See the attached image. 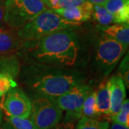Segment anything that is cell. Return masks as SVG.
<instances>
[{
	"mask_svg": "<svg viewBox=\"0 0 129 129\" xmlns=\"http://www.w3.org/2000/svg\"><path fill=\"white\" fill-rule=\"evenodd\" d=\"M22 43V41L19 37L17 29L0 28V55L11 53Z\"/></svg>",
	"mask_w": 129,
	"mask_h": 129,
	"instance_id": "7c38bea8",
	"label": "cell"
},
{
	"mask_svg": "<svg viewBox=\"0 0 129 129\" xmlns=\"http://www.w3.org/2000/svg\"><path fill=\"white\" fill-rule=\"evenodd\" d=\"M95 94L96 110L98 115H109L111 98L108 79H103V80L99 84Z\"/></svg>",
	"mask_w": 129,
	"mask_h": 129,
	"instance_id": "4fadbf2b",
	"label": "cell"
},
{
	"mask_svg": "<svg viewBox=\"0 0 129 129\" xmlns=\"http://www.w3.org/2000/svg\"><path fill=\"white\" fill-rule=\"evenodd\" d=\"M0 129H15L11 124L7 121V123H5L0 126Z\"/></svg>",
	"mask_w": 129,
	"mask_h": 129,
	"instance_id": "f1b7e54d",
	"label": "cell"
},
{
	"mask_svg": "<svg viewBox=\"0 0 129 129\" xmlns=\"http://www.w3.org/2000/svg\"><path fill=\"white\" fill-rule=\"evenodd\" d=\"M47 9L42 0H5V24L19 29Z\"/></svg>",
	"mask_w": 129,
	"mask_h": 129,
	"instance_id": "3957f363",
	"label": "cell"
},
{
	"mask_svg": "<svg viewBox=\"0 0 129 129\" xmlns=\"http://www.w3.org/2000/svg\"><path fill=\"white\" fill-rule=\"evenodd\" d=\"M111 108L109 116L116 115L120 111L123 102L125 99V85L123 79L118 75H115L108 79Z\"/></svg>",
	"mask_w": 129,
	"mask_h": 129,
	"instance_id": "9c48e42d",
	"label": "cell"
},
{
	"mask_svg": "<svg viewBox=\"0 0 129 129\" xmlns=\"http://www.w3.org/2000/svg\"><path fill=\"white\" fill-rule=\"evenodd\" d=\"M109 122L82 116L75 129H108Z\"/></svg>",
	"mask_w": 129,
	"mask_h": 129,
	"instance_id": "e0dca14e",
	"label": "cell"
},
{
	"mask_svg": "<svg viewBox=\"0 0 129 129\" xmlns=\"http://www.w3.org/2000/svg\"><path fill=\"white\" fill-rule=\"evenodd\" d=\"M51 129H75V126L73 123H72L69 120L68 122H63L61 123L59 122Z\"/></svg>",
	"mask_w": 129,
	"mask_h": 129,
	"instance_id": "d4e9b609",
	"label": "cell"
},
{
	"mask_svg": "<svg viewBox=\"0 0 129 129\" xmlns=\"http://www.w3.org/2000/svg\"><path fill=\"white\" fill-rule=\"evenodd\" d=\"M110 129H129V127H126L125 125L118 124V123H113V124L111 125Z\"/></svg>",
	"mask_w": 129,
	"mask_h": 129,
	"instance_id": "4316f807",
	"label": "cell"
},
{
	"mask_svg": "<svg viewBox=\"0 0 129 129\" xmlns=\"http://www.w3.org/2000/svg\"><path fill=\"white\" fill-rule=\"evenodd\" d=\"M22 43L28 55L40 63L73 66L78 57V38L71 29L61 30Z\"/></svg>",
	"mask_w": 129,
	"mask_h": 129,
	"instance_id": "6da1fadb",
	"label": "cell"
},
{
	"mask_svg": "<svg viewBox=\"0 0 129 129\" xmlns=\"http://www.w3.org/2000/svg\"><path fill=\"white\" fill-rule=\"evenodd\" d=\"M1 108L7 115L29 118L32 111V101L20 88L14 87L3 95Z\"/></svg>",
	"mask_w": 129,
	"mask_h": 129,
	"instance_id": "ba28073f",
	"label": "cell"
},
{
	"mask_svg": "<svg viewBox=\"0 0 129 129\" xmlns=\"http://www.w3.org/2000/svg\"><path fill=\"white\" fill-rule=\"evenodd\" d=\"M111 120L113 123L123 125L126 127H129V101L125 99L123 102L120 111L116 115L111 116Z\"/></svg>",
	"mask_w": 129,
	"mask_h": 129,
	"instance_id": "d6986e66",
	"label": "cell"
},
{
	"mask_svg": "<svg viewBox=\"0 0 129 129\" xmlns=\"http://www.w3.org/2000/svg\"><path fill=\"white\" fill-rule=\"evenodd\" d=\"M29 118L35 129H51L62 118V110L47 97L37 95L32 99Z\"/></svg>",
	"mask_w": 129,
	"mask_h": 129,
	"instance_id": "277c9868",
	"label": "cell"
},
{
	"mask_svg": "<svg viewBox=\"0 0 129 129\" xmlns=\"http://www.w3.org/2000/svg\"><path fill=\"white\" fill-rule=\"evenodd\" d=\"M8 54L0 57V73L7 74L14 80L19 73V62L16 56Z\"/></svg>",
	"mask_w": 129,
	"mask_h": 129,
	"instance_id": "9a60e30c",
	"label": "cell"
},
{
	"mask_svg": "<svg viewBox=\"0 0 129 129\" xmlns=\"http://www.w3.org/2000/svg\"><path fill=\"white\" fill-rule=\"evenodd\" d=\"M5 14V0H0V28L4 27Z\"/></svg>",
	"mask_w": 129,
	"mask_h": 129,
	"instance_id": "cb8c5ba5",
	"label": "cell"
},
{
	"mask_svg": "<svg viewBox=\"0 0 129 129\" xmlns=\"http://www.w3.org/2000/svg\"><path fill=\"white\" fill-rule=\"evenodd\" d=\"M81 24L68 21L54 10L47 9L17 29V33L22 42L30 41L61 30L73 29Z\"/></svg>",
	"mask_w": 129,
	"mask_h": 129,
	"instance_id": "7a4b0ae2",
	"label": "cell"
},
{
	"mask_svg": "<svg viewBox=\"0 0 129 129\" xmlns=\"http://www.w3.org/2000/svg\"><path fill=\"white\" fill-rule=\"evenodd\" d=\"M17 86V83L13 78L8 75L0 73V97L3 96L11 88Z\"/></svg>",
	"mask_w": 129,
	"mask_h": 129,
	"instance_id": "44dd1931",
	"label": "cell"
},
{
	"mask_svg": "<svg viewBox=\"0 0 129 129\" xmlns=\"http://www.w3.org/2000/svg\"><path fill=\"white\" fill-rule=\"evenodd\" d=\"M92 16L101 27L108 26L113 22V17L103 5H93Z\"/></svg>",
	"mask_w": 129,
	"mask_h": 129,
	"instance_id": "2e32d148",
	"label": "cell"
},
{
	"mask_svg": "<svg viewBox=\"0 0 129 129\" xmlns=\"http://www.w3.org/2000/svg\"><path fill=\"white\" fill-rule=\"evenodd\" d=\"M98 113L96 110L95 103V92L90 91L86 97L82 109V116L95 118L98 116Z\"/></svg>",
	"mask_w": 129,
	"mask_h": 129,
	"instance_id": "ac0fdd59",
	"label": "cell"
},
{
	"mask_svg": "<svg viewBox=\"0 0 129 129\" xmlns=\"http://www.w3.org/2000/svg\"><path fill=\"white\" fill-rule=\"evenodd\" d=\"M6 120L15 129H35L34 125L29 118H20L7 115Z\"/></svg>",
	"mask_w": 129,
	"mask_h": 129,
	"instance_id": "ffe728a7",
	"label": "cell"
},
{
	"mask_svg": "<svg viewBox=\"0 0 129 129\" xmlns=\"http://www.w3.org/2000/svg\"><path fill=\"white\" fill-rule=\"evenodd\" d=\"M85 2V0H59L57 5L52 9L55 10V9L68 8L70 7L79 6L82 5Z\"/></svg>",
	"mask_w": 129,
	"mask_h": 129,
	"instance_id": "603a6c76",
	"label": "cell"
},
{
	"mask_svg": "<svg viewBox=\"0 0 129 129\" xmlns=\"http://www.w3.org/2000/svg\"><path fill=\"white\" fill-rule=\"evenodd\" d=\"M2 120H3V112L2 111V109L0 108V125L2 124Z\"/></svg>",
	"mask_w": 129,
	"mask_h": 129,
	"instance_id": "f546056e",
	"label": "cell"
},
{
	"mask_svg": "<svg viewBox=\"0 0 129 129\" xmlns=\"http://www.w3.org/2000/svg\"><path fill=\"white\" fill-rule=\"evenodd\" d=\"M115 24L129 22V0H108L103 5Z\"/></svg>",
	"mask_w": 129,
	"mask_h": 129,
	"instance_id": "8fae6325",
	"label": "cell"
},
{
	"mask_svg": "<svg viewBox=\"0 0 129 129\" xmlns=\"http://www.w3.org/2000/svg\"><path fill=\"white\" fill-rule=\"evenodd\" d=\"M85 1H87L88 2L91 3L92 5H103L108 0H85Z\"/></svg>",
	"mask_w": 129,
	"mask_h": 129,
	"instance_id": "83f0119b",
	"label": "cell"
},
{
	"mask_svg": "<svg viewBox=\"0 0 129 129\" xmlns=\"http://www.w3.org/2000/svg\"><path fill=\"white\" fill-rule=\"evenodd\" d=\"M128 54L125 56L124 58L120 62L119 68H118V75L123 79L125 85L127 88L129 86V64H128Z\"/></svg>",
	"mask_w": 129,
	"mask_h": 129,
	"instance_id": "7402d4cb",
	"label": "cell"
},
{
	"mask_svg": "<svg viewBox=\"0 0 129 129\" xmlns=\"http://www.w3.org/2000/svg\"><path fill=\"white\" fill-rule=\"evenodd\" d=\"M90 91L91 89L88 85L81 83L63 95L50 99L55 103L60 109L67 111L69 119H78L82 117L83 103Z\"/></svg>",
	"mask_w": 129,
	"mask_h": 129,
	"instance_id": "52a82bcc",
	"label": "cell"
},
{
	"mask_svg": "<svg viewBox=\"0 0 129 129\" xmlns=\"http://www.w3.org/2000/svg\"><path fill=\"white\" fill-rule=\"evenodd\" d=\"M103 35L118 42L128 49L129 45V25L128 23L115 24L101 27Z\"/></svg>",
	"mask_w": 129,
	"mask_h": 129,
	"instance_id": "5bb4252c",
	"label": "cell"
},
{
	"mask_svg": "<svg viewBox=\"0 0 129 129\" xmlns=\"http://www.w3.org/2000/svg\"><path fill=\"white\" fill-rule=\"evenodd\" d=\"M92 6V4L85 1L84 3L79 6L55 9L54 11L57 14L68 21L82 23L91 18Z\"/></svg>",
	"mask_w": 129,
	"mask_h": 129,
	"instance_id": "30bf717a",
	"label": "cell"
},
{
	"mask_svg": "<svg viewBox=\"0 0 129 129\" xmlns=\"http://www.w3.org/2000/svg\"><path fill=\"white\" fill-rule=\"evenodd\" d=\"M127 48L118 42L103 35L97 42L95 62L104 77L113 71L125 55Z\"/></svg>",
	"mask_w": 129,
	"mask_h": 129,
	"instance_id": "8992f818",
	"label": "cell"
},
{
	"mask_svg": "<svg viewBox=\"0 0 129 129\" xmlns=\"http://www.w3.org/2000/svg\"><path fill=\"white\" fill-rule=\"evenodd\" d=\"M80 79L70 74H48L32 83L34 90L39 95L54 98L63 95L81 84Z\"/></svg>",
	"mask_w": 129,
	"mask_h": 129,
	"instance_id": "5b68a950",
	"label": "cell"
},
{
	"mask_svg": "<svg viewBox=\"0 0 129 129\" xmlns=\"http://www.w3.org/2000/svg\"><path fill=\"white\" fill-rule=\"evenodd\" d=\"M44 2V3L45 4L47 8H50V9H52L56 5L57 3L58 2L59 0H42Z\"/></svg>",
	"mask_w": 129,
	"mask_h": 129,
	"instance_id": "484cf974",
	"label": "cell"
}]
</instances>
